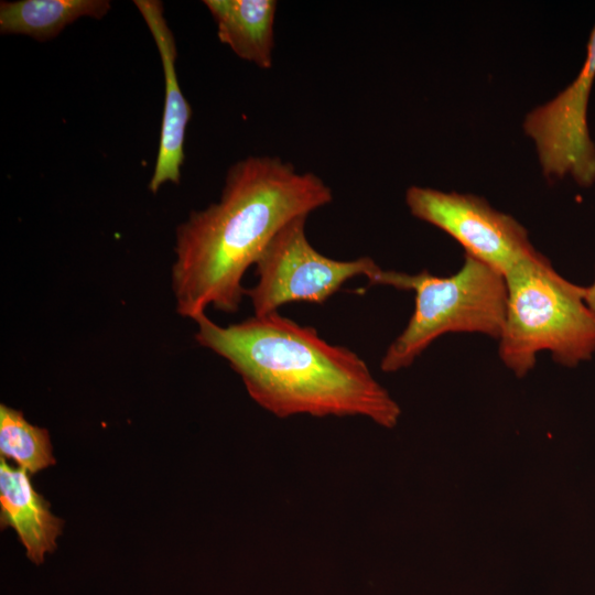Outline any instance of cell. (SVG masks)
Listing matches in <instances>:
<instances>
[{
    "label": "cell",
    "mask_w": 595,
    "mask_h": 595,
    "mask_svg": "<svg viewBox=\"0 0 595 595\" xmlns=\"http://www.w3.org/2000/svg\"><path fill=\"white\" fill-rule=\"evenodd\" d=\"M195 340L228 361L247 392L278 418L361 416L397 424L400 408L351 349L279 312L221 326L206 314L194 320Z\"/></svg>",
    "instance_id": "7a4b0ae2"
},
{
    "label": "cell",
    "mask_w": 595,
    "mask_h": 595,
    "mask_svg": "<svg viewBox=\"0 0 595 595\" xmlns=\"http://www.w3.org/2000/svg\"><path fill=\"white\" fill-rule=\"evenodd\" d=\"M0 523L11 527L35 564L56 548L63 520L50 510V504L32 485L30 473L12 467L0 457Z\"/></svg>",
    "instance_id": "9c48e42d"
},
{
    "label": "cell",
    "mask_w": 595,
    "mask_h": 595,
    "mask_svg": "<svg viewBox=\"0 0 595 595\" xmlns=\"http://www.w3.org/2000/svg\"><path fill=\"white\" fill-rule=\"evenodd\" d=\"M584 300L591 311L595 314V279L589 286H584Z\"/></svg>",
    "instance_id": "4fadbf2b"
},
{
    "label": "cell",
    "mask_w": 595,
    "mask_h": 595,
    "mask_svg": "<svg viewBox=\"0 0 595 595\" xmlns=\"http://www.w3.org/2000/svg\"><path fill=\"white\" fill-rule=\"evenodd\" d=\"M111 8L108 0H19L0 2V32L45 42L83 17L97 20Z\"/></svg>",
    "instance_id": "8fae6325"
},
{
    "label": "cell",
    "mask_w": 595,
    "mask_h": 595,
    "mask_svg": "<svg viewBox=\"0 0 595 595\" xmlns=\"http://www.w3.org/2000/svg\"><path fill=\"white\" fill-rule=\"evenodd\" d=\"M405 204L413 217L443 230L466 255L504 275L537 251L518 220L479 196L412 185Z\"/></svg>",
    "instance_id": "8992f818"
},
{
    "label": "cell",
    "mask_w": 595,
    "mask_h": 595,
    "mask_svg": "<svg viewBox=\"0 0 595 595\" xmlns=\"http://www.w3.org/2000/svg\"><path fill=\"white\" fill-rule=\"evenodd\" d=\"M332 202L322 177L279 156L234 163L218 202L193 210L176 228L171 283L178 315L194 321L210 306L236 313L246 294L244 275L275 234Z\"/></svg>",
    "instance_id": "6da1fadb"
},
{
    "label": "cell",
    "mask_w": 595,
    "mask_h": 595,
    "mask_svg": "<svg viewBox=\"0 0 595 595\" xmlns=\"http://www.w3.org/2000/svg\"><path fill=\"white\" fill-rule=\"evenodd\" d=\"M595 80V25L584 64L574 80L553 99L529 111L523 121L543 174L571 176L578 185L595 183V144L587 125V107Z\"/></svg>",
    "instance_id": "52a82bcc"
},
{
    "label": "cell",
    "mask_w": 595,
    "mask_h": 595,
    "mask_svg": "<svg viewBox=\"0 0 595 595\" xmlns=\"http://www.w3.org/2000/svg\"><path fill=\"white\" fill-rule=\"evenodd\" d=\"M306 219L283 226L256 262L257 282L245 294L253 315L278 312L291 302L323 304L350 279L370 280L380 269L369 257L336 260L317 251L307 239Z\"/></svg>",
    "instance_id": "5b68a950"
},
{
    "label": "cell",
    "mask_w": 595,
    "mask_h": 595,
    "mask_svg": "<svg viewBox=\"0 0 595 595\" xmlns=\"http://www.w3.org/2000/svg\"><path fill=\"white\" fill-rule=\"evenodd\" d=\"M506 317L499 357L518 377L549 351L556 363L575 367L595 351V314L584 300V286L559 274L538 250L505 275Z\"/></svg>",
    "instance_id": "3957f363"
},
{
    "label": "cell",
    "mask_w": 595,
    "mask_h": 595,
    "mask_svg": "<svg viewBox=\"0 0 595 595\" xmlns=\"http://www.w3.org/2000/svg\"><path fill=\"white\" fill-rule=\"evenodd\" d=\"M133 3L152 34L164 73L165 93L159 151L149 183V190L155 194L163 184H178L181 181L185 131L192 117V108L177 80L176 42L164 17L163 3L159 0H134Z\"/></svg>",
    "instance_id": "ba28073f"
},
{
    "label": "cell",
    "mask_w": 595,
    "mask_h": 595,
    "mask_svg": "<svg viewBox=\"0 0 595 595\" xmlns=\"http://www.w3.org/2000/svg\"><path fill=\"white\" fill-rule=\"evenodd\" d=\"M0 455L35 474L55 464L46 429L31 424L21 411L0 405Z\"/></svg>",
    "instance_id": "7c38bea8"
},
{
    "label": "cell",
    "mask_w": 595,
    "mask_h": 595,
    "mask_svg": "<svg viewBox=\"0 0 595 595\" xmlns=\"http://www.w3.org/2000/svg\"><path fill=\"white\" fill-rule=\"evenodd\" d=\"M369 283L414 293V310L407 326L381 358L385 372L411 366L444 334L478 333L497 339L501 334L507 309L505 277L466 253L461 269L450 277L426 270L408 274L380 268Z\"/></svg>",
    "instance_id": "277c9868"
},
{
    "label": "cell",
    "mask_w": 595,
    "mask_h": 595,
    "mask_svg": "<svg viewBox=\"0 0 595 595\" xmlns=\"http://www.w3.org/2000/svg\"><path fill=\"white\" fill-rule=\"evenodd\" d=\"M219 41L261 69L273 65L274 0H205Z\"/></svg>",
    "instance_id": "30bf717a"
}]
</instances>
